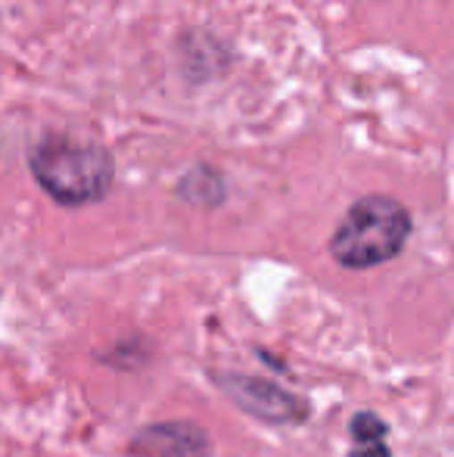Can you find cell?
Here are the masks:
<instances>
[{"mask_svg":"<svg viewBox=\"0 0 454 457\" xmlns=\"http://www.w3.org/2000/svg\"><path fill=\"white\" fill-rule=\"evenodd\" d=\"M37 184L62 205H85L106 196L112 184V159L103 146L72 137H47L31 153Z\"/></svg>","mask_w":454,"mask_h":457,"instance_id":"2","label":"cell"},{"mask_svg":"<svg viewBox=\"0 0 454 457\" xmlns=\"http://www.w3.org/2000/svg\"><path fill=\"white\" fill-rule=\"evenodd\" d=\"M411 234V215L389 196H367L345 212L330 240V253L343 268H376L395 259Z\"/></svg>","mask_w":454,"mask_h":457,"instance_id":"1","label":"cell"},{"mask_svg":"<svg viewBox=\"0 0 454 457\" xmlns=\"http://www.w3.org/2000/svg\"><path fill=\"white\" fill-rule=\"evenodd\" d=\"M227 392L243 404L246 411H252L255 417H265L274 423L286 420H302L305 404L299 398H293L290 392L274 389L271 383H261V379H246V377H227L225 379Z\"/></svg>","mask_w":454,"mask_h":457,"instance_id":"3","label":"cell"},{"mask_svg":"<svg viewBox=\"0 0 454 457\" xmlns=\"http://www.w3.org/2000/svg\"><path fill=\"white\" fill-rule=\"evenodd\" d=\"M351 436L358 439H386V423L380 420L376 414H370V411H361V414H355V420H351Z\"/></svg>","mask_w":454,"mask_h":457,"instance_id":"5","label":"cell"},{"mask_svg":"<svg viewBox=\"0 0 454 457\" xmlns=\"http://www.w3.org/2000/svg\"><path fill=\"white\" fill-rule=\"evenodd\" d=\"M349 457H392L386 439H358V448L349 452Z\"/></svg>","mask_w":454,"mask_h":457,"instance_id":"6","label":"cell"},{"mask_svg":"<svg viewBox=\"0 0 454 457\" xmlns=\"http://www.w3.org/2000/svg\"><path fill=\"white\" fill-rule=\"evenodd\" d=\"M131 452L140 457H209V436L190 423H162L144 429Z\"/></svg>","mask_w":454,"mask_h":457,"instance_id":"4","label":"cell"}]
</instances>
